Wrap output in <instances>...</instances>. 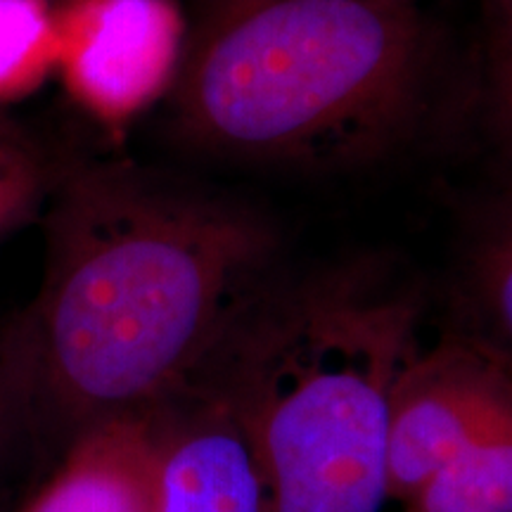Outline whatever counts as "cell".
I'll return each instance as SVG.
<instances>
[{
	"label": "cell",
	"mask_w": 512,
	"mask_h": 512,
	"mask_svg": "<svg viewBox=\"0 0 512 512\" xmlns=\"http://www.w3.org/2000/svg\"><path fill=\"white\" fill-rule=\"evenodd\" d=\"M36 297L0 328L36 446L188 392L280 271L264 209L131 162L57 166Z\"/></svg>",
	"instance_id": "obj_1"
},
{
	"label": "cell",
	"mask_w": 512,
	"mask_h": 512,
	"mask_svg": "<svg viewBox=\"0 0 512 512\" xmlns=\"http://www.w3.org/2000/svg\"><path fill=\"white\" fill-rule=\"evenodd\" d=\"M432 62L415 0H200L164 100L192 152L330 174L403 145Z\"/></svg>",
	"instance_id": "obj_2"
},
{
	"label": "cell",
	"mask_w": 512,
	"mask_h": 512,
	"mask_svg": "<svg viewBox=\"0 0 512 512\" xmlns=\"http://www.w3.org/2000/svg\"><path fill=\"white\" fill-rule=\"evenodd\" d=\"M420 297L382 261L278 278L195 384L252 441L268 512H380L394 394L420 354ZM192 384V387H195Z\"/></svg>",
	"instance_id": "obj_3"
},
{
	"label": "cell",
	"mask_w": 512,
	"mask_h": 512,
	"mask_svg": "<svg viewBox=\"0 0 512 512\" xmlns=\"http://www.w3.org/2000/svg\"><path fill=\"white\" fill-rule=\"evenodd\" d=\"M512 432V368L470 337L413 358L389 422V501L408 503L472 448Z\"/></svg>",
	"instance_id": "obj_4"
},
{
	"label": "cell",
	"mask_w": 512,
	"mask_h": 512,
	"mask_svg": "<svg viewBox=\"0 0 512 512\" xmlns=\"http://www.w3.org/2000/svg\"><path fill=\"white\" fill-rule=\"evenodd\" d=\"M55 17V74L100 126L131 124L171 91L188 29L174 0H64Z\"/></svg>",
	"instance_id": "obj_5"
},
{
	"label": "cell",
	"mask_w": 512,
	"mask_h": 512,
	"mask_svg": "<svg viewBox=\"0 0 512 512\" xmlns=\"http://www.w3.org/2000/svg\"><path fill=\"white\" fill-rule=\"evenodd\" d=\"M162 489L157 512H268V486L240 420L211 389L159 406Z\"/></svg>",
	"instance_id": "obj_6"
},
{
	"label": "cell",
	"mask_w": 512,
	"mask_h": 512,
	"mask_svg": "<svg viewBox=\"0 0 512 512\" xmlns=\"http://www.w3.org/2000/svg\"><path fill=\"white\" fill-rule=\"evenodd\" d=\"M162 489L159 408L91 427L19 512H157Z\"/></svg>",
	"instance_id": "obj_7"
},
{
	"label": "cell",
	"mask_w": 512,
	"mask_h": 512,
	"mask_svg": "<svg viewBox=\"0 0 512 512\" xmlns=\"http://www.w3.org/2000/svg\"><path fill=\"white\" fill-rule=\"evenodd\" d=\"M463 297L470 323L465 337L512 368V185L477 230Z\"/></svg>",
	"instance_id": "obj_8"
},
{
	"label": "cell",
	"mask_w": 512,
	"mask_h": 512,
	"mask_svg": "<svg viewBox=\"0 0 512 512\" xmlns=\"http://www.w3.org/2000/svg\"><path fill=\"white\" fill-rule=\"evenodd\" d=\"M406 505L408 512H512V432L458 456Z\"/></svg>",
	"instance_id": "obj_9"
},
{
	"label": "cell",
	"mask_w": 512,
	"mask_h": 512,
	"mask_svg": "<svg viewBox=\"0 0 512 512\" xmlns=\"http://www.w3.org/2000/svg\"><path fill=\"white\" fill-rule=\"evenodd\" d=\"M57 72V17L48 0H0V107Z\"/></svg>",
	"instance_id": "obj_10"
},
{
	"label": "cell",
	"mask_w": 512,
	"mask_h": 512,
	"mask_svg": "<svg viewBox=\"0 0 512 512\" xmlns=\"http://www.w3.org/2000/svg\"><path fill=\"white\" fill-rule=\"evenodd\" d=\"M55 174L36 147L0 131V242L41 221Z\"/></svg>",
	"instance_id": "obj_11"
},
{
	"label": "cell",
	"mask_w": 512,
	"mask_h": 512,
	"mask_svg": "<svg viewBox=\"0 0 512 512\" xmlns=\"http://www.w3.org/2000/svg\"><path fill=\"white\" fill-rule=\"evenodd\" d=\"M484 95L491 128L508 162L512 185V10L491 8L486 41Z\"/></svg>",
	"instance_id": "obj_12"
},
{
	"label": "cell",
	"mask_w": 512,
	"mask_h": 512,
	"mask_svg": "<svg viewBox=\"0 0 512 512\" xmlns=\"http://www.w3.org/2000/svg\"><path fill=\"white\" fill-rule=\"evenodd\" d=\"M27 441L36 446L27 406L19 394L15 375H12L8 356H5L3 339H0V508L8 496L10 479L15 475L19 448Z\"/></svg>",
	"instance_id": "obj_13"
},
{
	"label": "cell",
	"mask_w": 512,
	"mask_h": 512,
	"mask_svg": "<svg viewBox=\"0 0 512 512\" xmlns=\"http://www.w3.org/2000/svg\"><path fill=\"white\" fill-rule=\"evenodd\" d=\"M489 5L498 10H512V0H489Z\"/></svg>",
	"instance_id": "obj_14"
}]
</instances>
